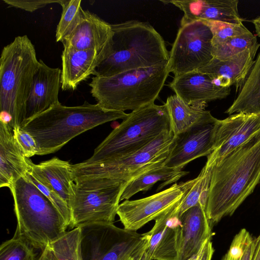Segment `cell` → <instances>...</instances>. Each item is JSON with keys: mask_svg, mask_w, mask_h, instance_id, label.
Listing matches in <instances>:
<instances>
[{"mask_svg": "<svg viewBox=\"0 0 260 260\" xmlns=\"http://www.w3.org/2000/svg\"><path fill=\"white\" fill-rule=\"evenodd\" d=\"M35 248L23 239L14 236L0 246V260H36Z\"/></svg>", "mask_w": 260, "mask_h": 260, "instance_id": "33", "label": "cell"}, {"mask_svg": "<svg viewBox=\"0 0 260 260\" xmlns=\"http://www.w3.org/2000/svg\"><path fill=\"white\" fill-rule=\"evenodd\" d=\"M7 4L30 12H34L39 9L52 3L60 4L61 0H3Z\"/></svg>", "mask_w": 260, "mask_h": 260, "instance_id": "37", "label": "cell"}, {"mask_svg": "<svg viewBox=\"0 0 260 260\" xmlns=\"http://www.w3.org/2000/svg\"><path fill=\"white\" fill-rule=\"evenodd\" d=\"M169 113L171 130L175 136L202 123H214L217 119L209 111L187 104L176 94L168 97L165 103Z\"/></svg>", "mask_w": 260, "mask_h": 260, "instance_id": "25", "label": "cell"}, {"mask_svg": "<svg viewBox=\"0 0 260 260\" xmlns=\"http://www.w3.org/2000/svg\"><path fill=\"white\" fill-rule=\"evenodd\" d=\"M258 43L253 47L223 60L213 58L206 66L197 70L206 74L218 86L241 88L254 63Z\"/></svg>", "mask_w": 260, "mask_h": 260, "instance_id": "21", "label": "cell"}, {"mask_svg": "<svg viewBox=\"0 0 260 260\" xmlns=\"http://www.w3.org/2000/svg\"><path fill=\"white\" fill-rule=\"evenodd\" d=\"M34 76L21 126L35 117L60 103L61 70L46 65L41 59Z\"/></svg>", "mask_w": 260, "mask_h": 260, "instance_id": "16", "label": "cell"}, {"mask_svg": "<svg viewBox=\"0 0 260 260\" xmlns=\"http://www.w3.org/2000/svg\"><path fill=\"white\" fill-rule=\"evenodd\" d=\"M15 141L23 155L29 158L37 153V145L33 137L20 127L13 130Z\"/></svg>", "mask_w": 260, "mask_h": 260, "instance_id": "36", "label": "cell"}, {"mask_svg": "<svg viewBox=\"0 0 260 260\" xmlns=\"http://www.w3.org/2000/svg\"><path fill=\"white\" fill-rule=\"evenodd\" d=\"M225 113L260 114V52L238 96Z\"/></svg>", "mask_w": 260, "mask_h": 260, "instance_id": "27", "label": "cell"}, {"mask_svg": "<svg viewBox=\"0 0 260 260\" xmlns=\"http://www.w3.org/2000/svg\"><path fill=\"white\" fill-rule=\"evenodd\" d=\"M28 178L38 189L51 201L70 226L72 222L71 212L68 204L60 196L50 187L43 184L36 179L29 172L26 174Z\"/></svg>", "mask_w": 260, "mask_h": 260, "instance_id": "35", "label": "cell"}, {"mask_svg": "<svg viewBox=\"0 0 260 260\" xmlns=\"http://www.w3.org/2000/svg\"><path fill=\"white\" fill-rule=\"evenodd\" d=\"M81 4V0H61L62 11L55 34L57 42L62 43L79 23L83 10Z\"/></svg>", "mask_w": 260, "mask_h": 260, "instance_id": "29", "label": "cell"}, {"mask_svg": "<svg viewBox=\"0 0 260 260\" xmlns=\"http://www.w3.org/2000/svg\"><path fill=\"white\" fill-rule=\"evenodd\" d=\"M105 57L94 50H77L63 47L61 55V89L75 90L82 81L93 75Z\"/></svg>", "mask_w": 260, "mask_h": 260, "instance_id": "22", "label": "cell"}, {"mask_svg": "<svg viewBox=\"0 0 260 260\" xmlns=\"http://www.w3.org/2000/svg\"><path fill=\"white\" fill-rule=\"evenodd\" d=\"M111 25V53L98 66L93 75L107 77L132 70L168 64L169 52L165 42L149 23L129 20Z\"/></svg>", "mask_w": 260, "mask_h": 260, "instance_id": "3", "label": "cell"}, {"mask_svg": "<svg viewBox=\"0 0 260 260\" xmlns=\"http://www.w3.org/2000/svg\"><path fill=\"white\" fill-rule=\"evenodd\" d=\"M144 238L141 243L133 251L125 255L120 260H141L147 248L148 242L147 233L144 234Z\"/></svg>", "mask_w": 260, "mask_h": 260, "instance_id": "38", "label": "cell"}, {"mask_svg": "<svg viewBox=\"0 0 260 260\" xmlns=\"http://www.w3.org/2000/svg\"><path fill=\"white\" fill-rule=\"evenodd\" d=\"M170 131L166 104L147 105L128 113L94 149L93 155L83 162L97 163L133 153Z\"/></svg>", "mask_w": 260, "mask_h": 260, "instance_id": "7", "label": "cell"}, {"mask_svg": "<svg viewBox=\"0 0 260 260\" xmlns=\"http://www.w3.org/2000/svg\"><path fill=\"white\" fill-rule=\"evenodd\" d=\"M29 163L31 168L29 172L40 182L54 190L69 206L74 194L72 165L58 157L39 164H34L29 159Z\"/></svg>", "mask_w": 260, "mask_h": 260, "instance_id": "24", "label": "cell"}, {"mask_svg": "<svg viewBox=\"0 0 260 260\" xmlns=\"http://www.w3.org/2000/svg\"><path fill=\"white\" fill-rule=\"evenodd\" d=\"M29 159L17 145L13 129L0 122V187L10 188L15 181L30 172Z\"/></svg>", "mask_w": 260, "mask_h": 260, "instance_id": "23", "label": "cell"}, {"mask_svg": "<svg viewBox=\"0 0 260 260\" xmlns=\"http://www.w3.org/2000/svg\"><path fill=\"white\" fill-rule=\"evenodd\" d=\"M257 43L256 36L251 32L230 38L212 45V55L215 58L223 60L253 47Z\"/></svg>", "mask_w": 260, "mask_h": 260, "instance_id": "31", "label": "cell"}, {"mask_svg": "<svg viewBox=\"0 0 260 260\" xmlns=\"http://www.w3.org/2000/svg\"><path fill=\"white\" fill-rule=\"evenodd\" d=\"M37 260H58L49 246H47Z\"/></svg>", "mask_w": 260, "mask_h": 260, "instance_id": "40", "label": "cell"}, {"mask_svg": "<svg viewBox=\"0 0 260 260\" xmlns=\"http://www.w3.org/2000/svg\"><path fill=\"white\" fill-rule=\"evenodd\" d=\"M184 13L180 25L195 21H218L243 23L238 12V0H183L167 2Z\"/></svg>", "mask_w": 260, "mask_h": 260, "instance_id": "20", "label": "cell"}, {"mask_svg": "<svg viewBox=\"0 0 260 260\" xmlns=\"http://www.w3.org/2000/svg\"><path fill=\"white\" fill-rule=\"evenodd\" d=\"M188 171L168 167L163 164L139 175L126 183L120 201L128 200L140 191H146L156 183L163 181L157 188V191L166 186L174 183L188 174Z\"/></svg>", "mask_w": 260, "mask_h": 260, "instance_id": "26", "label": "cell"}, {"mask_svg": "<svg viewBox=\"0 0 260 260\" xmlns=\"http://www.w3.org/2000/svg\"><path fill=\"white\" fill-rule=\"evenodd\" d=\"M79 227L82 260H120L144 238V234L119 228L113 223L94 222Z\"/></svg>", "mask_w": 260, "mask_h": 260, "instance_id": "10", "label": "cell"}, {"mask_svg": "<svg viewBox=\"0 0 260 260\" xmlns=\"http://www.w3.org/2000/svg\"><path fill=\"white\" fill-rule=\"evenodd\" d=\"M255 245V238L245 229H242L234 237L221 260H251Z\"/></svg>", "mask_w": 260, "mask_h": 260, "instance_id": "32", "label": "cell"}, {"mask_svg": "<svg viewBox=\"0 0 260 260\" xmlns=\"http://www.w3.org/2000/svg\"><path fill=\"white\" fill-rule=\"evenodd\" d=\"M193 180L175 183L169 188L144 198L124 201L119 204L117 215L124 229L136 232L155 220L183 198Z\"/></svg>", "mask_w": 260, "mask_h": 260, "instance_id": "12", "label": "cell"}, {"mask_svg": "<svg viewBox=\"0 0 260 260\" xmlns=\"http://www.w3.org/2000/svg\"><path fill=\"white\" fill-rule=\"evenodd\" d=\"M251 21L254 25L257 35L260 37V16L252 20Z\"/></svg>", "mask_w": 260, "mask_h": 260, "instance_id": "42", "label": "cell"}, {"mask_svg": "<svg viewBox=\"0 0 260 260\" xmlns=\"http://www.w3.org/2000/svg\"><path fill=\"white\" fill-rule=\"evenodd\" d=\"M49 246L58 260H82L80 227L66 232Z\"/></svg>", "mask_w": 260, "mask_h": 260, "instance_id": "30", "label": "cell"}, {"mask_svg": "<svg viewBox=\"0 0 260 260\" xmlns=\"http://www.w3.org/2000/svg\"><path fill=\"white\" fill-rule=\"evenodd\" d=\"M175 136L166 132L143 148L127 155L102 162L71 165L73 180L99 177L128 182L139 175L163 164L173 146Z\"/></svg>", "mask_w": 260, "mask_h": 260, "instance_id": "9", "label": "cell"}, {"mask_svg": "<svg viewBox=\"0 0 260 260\" xmlns=\"http://www.w3.org/2000/svg\"><path fill=\"white\" fill-rule=\"evenodd\" d=\"M214 149L206 164L216 161L260 133V114L235 113L214 123Z\"/></svg>", "mask_w": 260, "mask_h": 260, "instance_id": "13", "label": "cell"}, {"mask_svg": "<svg viewBox=\"0 0 260 260\" xmlns=\"http://www.w3.org/2000/svg\"><path fill=\"white\" fill-rule=\"evenodd\" d=\"M180 201L154 220V226L147 232L148 245L141 260H178L181 222L177 210Z\"/></svg>", "mask_w": 260, "mask_h": 260, "instance_id": "15", "label": "cell"}, {"mask_svg": "<svg viewBox=\"0 0 260 260\" xmlns=\"http://www.w3.org/2000/svg\"><path fill=\"white\" fill-rule=\"evenodd\" d=\"M210 28L213 35L212 45L234 37L248 34L250 31L241 24H234L218 21H202Z\"/></svg>", "mask_w": 260, "mask_h": 260, "instance_id": "34", "label": "cell"}, {"mask_svg": "<svg viewBox=\"0 0 260 260\" xmlns=\"http://www.w3.org/2000/svg\"><path fill=\"white\" fill-rule=\"evenodd\" d=\"M113 36L111 24L96 14L83 10L79 23L62 43L63 47L96 50L106 59L111 51Z\"/></svg>", "mask_w": 260, "mask_h": 260, "instance_id": "17", "label": "cell"}, {"mask_svg": "<svg viewBox=\"0 0 260 260\" xmlns=\"http://www.w3.org/2000/svg\"><path fill=\"white\" fill-rule=\"evenodd\" d=\"M178 260H186L198 254L213 234L206 209L199 203L185 211L179 217Z\"/></svg>", "mask_w": 260, "mask_h": 260, "instance_id": "19", "label": "cell"}, {"mask_svg": "<svg viewBox=\"0 0 260 260\" xmlns=\"http://www.w3.org/2000/svg\"><path fill=\"white\" fill-rule=\"evenodd\" d=\"M168 64L92 78L90 93L102 108L134 111L154 103L170 72Z\"/></svg>", "mask_w": 260, "mask_h": 260, "instance_id": "5", "label": "cell"}, {"mask_svg": "<svg viewBox=\"0 0 260 260\" xmlns=\"http://www.w3.org/2000/svg\"><path fill=\"white\" fill-rule=\"evenodd\" d=\"M211 239H208L204 244L199 253L198 260H211L214 249Z\"/></svg>", "mask_w": 260, "mask_h": 260, "instance_id": "39", "label": "cell"}, {"mask_svg": "<svg viewBox=\"0 0 260 260\" xmlns=\"http://www.w3.org/2000/svg\"><path fill=\"white\" fill-rule=\"evenodd\" d=\"M260 182V133L217 160L206 213L211 224L232 215Z\"/></svg>", "mask_w": 260, "mask_h": 260, "instance_id": "1", "label": "cell"}, {"mask_svg": "<svg viewBox=\"0 0 260 260\" xmlns=\"http://www.w3.org/2000/svg\"><path fill=\"white\" fill-rule=\"evenodd\" d=\"M215 122L198 124L175 136L172 149L163 164L182 170L194 159L208 156L214 149Z\"/></svg>", "mask_w": 260, "mask_h": 260, "instance_id": "14", "label": "cell"}, {"mask_svg": "<svg viewBox=\"0 0 260 260\" xmlns=\"http://www.w3.org/2000/svg\"><path fill=\"white\" fill-rule=\"evenodd\" d=\"M169 86L187 104L203 109L208 102L224 99L231 92L230 87L217 86L208 75L198 71L174 77Z\"/></svg>", "mask_w": 260, "mask_h": 260, "instance_id": "18", "label": "cell"}, {"mask_svg": "<svg viewBox=\"0 0 260 260\" xmlns=\"http://www.w3.org/2000/svg\"><path fill=\"white\" fill-rule=\"evenodd\" d=\"M40 63L26 35L5 46L0 58V122L13 130L20 127L34 76Z\"/></svg>", "mask_w": 260, "mask_h": 260, "instance_id": "4", "label": "cell"}, {"mask_svg": "<svg viewBox=\"0 0 260 260\" xmlns=\"http://www.w3.org/2000/svg\"><path fill=\"white\" fill-rule=\"evenodd\" d=\"M212 166L206 164L197 177L193 179L192 185L178 205L177 211L179 218L187 209L199 203L206 209Z\"/></svg>", "mask_w": 260, "mask_h": 260, "instance_id": "28", "label": "cell"}, {"mask_svg": "<svg viewBox=\"0 0 260 260\" xmlns=\"http://www.w3.org/2000/svg\"><path fill=\"white\" fill-rule=\"evenodd\" d=\"M212 38L210 28L202 21L180 25L169 52L170 73L176 77L208 64L214 58Z\"/></svg>", "mask_w": 260, "mask_h": 260, "instance_id": "11", "label": "cell"}, {"mask_svg": "<svg viewBox=\"0 0 260 260\" xmlns=\"http://www.w3.org/2000/svg\"><path fill=\"white\" fill-rule=\"evenodd\" d=\"M199 253L192 256V257L189 258L188 259H187L186 260H198Z\"/></svg>", "mask_w": 260, "mask_h": 260, "instance_id": "43", "label": "cell"}, {"mask_svg": "<svg viewBox=\"0 0 260 260\" xmlns=\"http://www.w3.org/2000/svg\"><path fill=\"white\" fill-rule=\"evenodd\" d=\"M74 181V194L69 206L72 217L70 227L74 229L94 222L113 223L127 182L105 177Z\"/></svg>", "mask_w": 260, "mask_h": 260, "instance_id": "8", "label": "cell"}, {"mask_svg": "<svg viewBox=\"0 0 260 260\" xmlns=\"http://www.w3.org/2000/svg\"><path fill=\"white\" fill-rule=\"evenodd\" d=\"M10 189L17 220L14 236L42 251L66 233L68 226L61 214L26 174Z\"/></svg>", "mask_w": 260, "mask_h": 260, "instance_id": "6", "label": "cell"}, {"mask_svg": "<svg viewBox=\"0 0 260 260\" xmlns=\"http://www.w3.org/2000/svg\"><path fill=\"white\" fill-rule=\"evenodd\" d=\"M251 260H260V234L255 238V249Z\"/></svg>", "mask_w": 260, "mask_h": 260, "instance_id": "41", "label": "cell"}, {"mask_svg": "<svg viewBox=\"0 0 260 260\" xmlns=\"http://www.w3.org/2000/svg\"><path fill=\"white\" fill-rule=\"evenodd\" d=\"M128 114L105 110L98 104L85 101L80 106L69 107L60 103L35 117L20 127L30 134L37 145V155L54 153L80 134L98 125Z\"/></svg>", "mask_w": 260, "mask_h": 260, "instance_id": "2", "label": "cell"}]
</instances>
